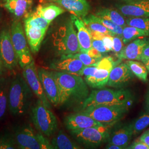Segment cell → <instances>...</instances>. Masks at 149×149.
<instances>
[{
	"instance_id": "obj_28",
	"label": "cell",
	"mask_w": 149,
	"mask_h": 149,
	"mask_svg": "<svg viewBox=\"0 0 149 149\" xmlns=\"http://www.w3.org/2000/svg\"><path fill=\"white\" fill-rule=\"evenodd\" d=\"M24 24H26L32 27H37L44 30H48L51 23L43 18V17L38 15L35 11L28 13L23 18Z\"/></svg>"
},
{
	"instance_id": "obj_39",
	"label": "cell",
	"mask_w": 149,
	"mask_h": 149,
	"mask_svg": "<svg viewBox=\"0 0 149 149\" xmlns=\"http://www.w3.org/2000/svg\"><path fill=\"white\" fill-rule=\"evenodd\" d=\"M113 37L114 36L107 34L106 36H105L102 40L108 52L113 51Z\"/></svg>"
},
{
	"instance_id": "obj_29",
	"label": "cell",
	"mask_w": 149,
	"mask_h": 149,
	"mask_svg": "<svg viewBox=\"0 0 149 149\" xmlns=\"http://www.w3.org/2000/svg\"><path fill=\"white\" fill-rule=\"evenodd\" d=\"M82 19L85 24L86 26L88 28L90 31L100 32L103 34L115 36L100 22L98 21L95 15H87L85 17L82 18Z\"/></svg>"
},
{
	"instance_id": "obj_36",
	"label": "cell",
	"mask_w": 149,
	"mask_h": 149,
	"mask_svg": "<svg viewBox=\"0 0 149 149\" xmlns=\"http://www.w3.org/2000/svg\"><path fill=\"white\" fill-rule=\"evenodd\" d=\"M123 42L122 38L119 36H115L113 37V51L116 54V56L119 54L124 48Z\"/></svg>"
},
{
	"instance_id": "obj_2",
	"label": "cell",
	"mask_w": 149,
	"mask_h": 149,
	"mask_svg": "<svg viewBox=\"0 0 149 149\" xmlns=\"http://www.w3.org/2000/svg\"><path fill=\"white\" fill-rule=\"evenodd\" d=\"M33 92L23 75L17 74L10 82L8 108L11 113L20 116L31 108Z\"/></svg>"
},
{
	"instance_id": "obj_12",
	"label": "cell",
	"mask_w": 149,
	"mask_h": 149,
	"mask_svg": "<svg viewBox=\"0 0 149 149\" xmlns=\"http://www.w3.org/2000/svg\"><path fill=\"white\" fill-rule=\"evenodd\" d=\"M38 71L48 100L54 106H58L60 101L59 87L53 71H49L42 68H38Z\"/></svg>"
},
{
	"instance_id": "obj_33",
	"label": "cell",
	"mask_w": 149,
	"mask_h": 149,
	"mask_svg": "<svg viewBox=\"0 0 149 149\" xmlns=\"http://www.w3.org/2000/svg\"><path fill=\"white\" fill-rule=\"evenodd\" d=\"M134 135L140 133L149 126V114H146L131 123Z\"/></svg>"
},
{
	"instance_id": "obj_23",
	"label": "cell",
	"mask_w": 149,
	"mask_h": 149,
	"mask_svg": "<svg viewBox=\"0 0 149 149\" xmlns=\"http://www.w3.org/2000/svg\"><path fill=\"white\" fill-rule=\"evenodd\" d=\"M110 72L109 70L97 68L94 72L85 77V81L91 87L95 89H101L107 85Z\"/></svg>"
},
{
	"instance_id": "obj_18",
	"label": "cell",
	"mask_w": 149,
	"mask_h": 149,
	"mask_svg": "<svg viewBox=\"0 0 149 149\" xmlns=\"http://www.w3.org/2000/svg\"><path fill=\"white\" fill-rule=\"evenodd\" d=\"M149 43V38H137L124 46L117 57L119 60H140L145 47Z\"/></svg>"
},
{
	"instance_id": "obj_14",
	"label": "cell",
	"mask_w": 149,
	"mask_h": 149,
	"mask_svg": "<svg viewBox=\"0 0 149 149\" xmlns=\"http://www.w3.org/2000/svg\"><path fill=\"white\" fill-rule=\"evenodd\" d=\"M133 135L131 123L118 122L110 129L108 143L117 145L122 149H127Z\"/></svg>"
},
{
	"instance_id": "obj_13",
	"label": "cell",
	"mask_w": 149,
	"mask_h": 149,
	"mask_svg": "<svg viewBox=\"0 0 149 149\" xmlns=\"http://www.w3.org/2000/svg\"><path fill=\"white\" fill-rule=\"evenodd\" d=\"M85 66L81 60L71 54L61 55L60 59L50 64V68L54 71L82 76V71Z\"/></svg>"
},
{
	"instance_id": "obj_17",
	"label": "cell",
	"mask_w": 149,
	"mask_h": 149,
	"mask_svg": "<svg viewBox=\"0 0 149 149\" xmlns=\"http://www.w3.org/2000/svg\"><path fill=\"white\" fill-rule=\"evenodd\" d=\"M64 123L65 127L69 131L82 130L102 125L90 116L80 112L66 116Z\"/></svg>"
},
{
	"instance_id": "obj_46",
	"label": "cell",
	"mask_w": 149,
	"mask_h": 149,
	"mask_svg": "<svg viewBox=\"0 0 149 149\" xmlns=\"http://www.w3.org/2000/svg\"><path fill=\"white\" fill-rule=\"evenodd\" d=\"M106 148L108 149H122L121 147L118 146L117 145L109 143H108Z\"/></svg>"
},
{
	"instance_id": "obj_11",
	"label": "cell",
	"mask_w": 149,
	"mask_h": 149,
	"mask_svg": "<svg viewBox=\"0 0 149 149\" xmlns=\"http://www.w3.org/2000/svg\"><path fill=\"white\" fill-rule=\"evenodd\" d=\"M22 69V75L32 90L33 94L36 96L38 99L42 102L45 106L51 109L52 104L48 100L44 92L34 60H33L30 64L26 65Z\"/></svg>"
},
{
	"instance_id": "obj_10",
	"label": "cell",
	"mask_w": 149,
	"mask_h": 149,
	"mask_svg": "<svg viewBox=\"0 0 149 149\" xmlns=\"http://www.w3.org/2000/svg\"><path fill=\"white\" fill-rule=\"evenodd\" d=\"M0 57L7 70H13L19 65L12 40L11 28H3L0 31Z\"/></svg>"
},
{
	"instance_id": "obj_32",
	"label": "cell",
	"mask_w": 149,
	"mask_h": 149,
	"mask_svg": "<svg viewBox=\"0 0 149 149\" xmlns=\"http://www.w3.org/2000/svg\"><path fill=\"white\" fill-rule=\"evenodd\" d=\"M125 21L128 26L135 27L149 32V17H129Z\"/></svg>"
},
{
	"instance_id": "obj_15",
	"label": "cell",
	"mask_w": 149,
	"mask_h": 149,
	"mask_svg": "<svg viewBox=\"0 0 149 149\" xmlns=\"http://www.w3.org/2000/svg\"><path fill=\"white\" fill-rule=\"evenodd\" d=\"M134 74L125 63L115 66L110 72L107 85L116 88H122L133 80Z\"/></svg>"
},
{
	"instance_id": "obj_30",
	"label": "cell",
	"mask_w": 149,
	"mask_h": 149,
	"mask_svg": "<svg viewBox=\"0 0 149 149\" xmlns=\"http://www.w3.org/2000/svg\"><path fill=\"white\" fill-rule=\"evenodd\" d=\"M149 36V32L135 27L127 26L123 28L122 38L123 42L124 44H126L138 38Z\"/></svg>"
},
{
	"instance_id": "obj_6",
	"label": "cell",
	"mask_w": 149,
	"mask_h": 149,
	"mask_svg": "<svg viewBox=\"0 0 149 149\" xmlns=\"http://www.w3.org/2000/svg\"><path fill=\"white\" fill-rule=\"evenodd\" d=\"M53 37L54 46L61 56L80 52L77 33L71 17L63 26L59 28Z\"/></svg>"
},
{
	"instance_id": "obj_22",
	"label": "cell",
	"mask_w": 149,
	"mask_h": 149,
	"mask_svg": "<svg viewBox=\"0 0 149 149\" xmlns=\"http://www.w3.org/2000/svg\"><path fill=\"white\" fill-rule=\"evenodd\" d=\"M32 5V0H8L4 7L18 20L29 13Z\"/></svg>"
},
{
	"instance_id": "obj_40",
	"label": "cell",
	"mask_w": 149,
	"mask_h": 149,
	"mask_svg": "<svg viewBox=\"0 0 149 149\" xmlns=\"http://www.w3.org/2000/svg\"><path fill=\"white\" fill-rule=\"evenodd\" d=\"M127 149H149V147L140 141L139 139L136 140L134 142L133 144L128 146Z\"/></svg>"
},
{
	"instance_id": "obj_47",
	"label": "cell",
	"mask_w": 149,
	"mask_h": 149,
	"mask_svg": "<svg viewBox=\"0 0 149 149\" xmlns=\"http://www.w3.org/2000/svg\"><path fill=\"white\" fill-rule=\"evenodd\" d=\"M5 68L4 66V65L3 64V62H2V60H1V57H0V77L3 74Z\"/></svg>"
},
{
	"instance_id": "obj_41",
	"label": "cell",
	"mask_w": 149,
	"mask_h": 149,
	"mask_svg": "<svg viewBox=\"0 0 149 149\" xmlns=\"http://www.w3.org/2000/svg\"><path fill=\"white\" fill-rule=\"evenodd\" d=\"M87 54H88L91 57L96 59H102L103 58L102 54L93 47L88 50Z\"/></svg>"
},
{
	"instance_id": "obj_24",
	"label": "cell",
	"mask_w": 149,
	"mask_h": 149,
	"mask_svg": "<svg viewBox=\"0 0 149 149\" xmlns=\"http://www.w3.org/2000/svg\"><path fill=\"white\" fill-rule=\"evenodd\" d=\"M35 12L49 21L52 22L57 17L65 12V10L60 6L54 3H46L38 6Z\"/></svg>"
},
{
	"instance_id": "obj_26",
	"label": "cell",
	"mask_w": 149,
	"mask_h": 149,
	"mask_svg": "<svg viewBox=\"0 0 149 149\" xmlns=\"http://www.w3.org/2000/svg\"><path fill=\"white\" fill-rule=\"evenodd\" d=\"M10 82L4 77L0 78V120L5 116L8 108Z\"/></svg>"
},
{
	"instance_id": "obj_19",
	"label": "cell",
	"mask_w": 149,
	"mask_h": 149,
	"mask_svg": "<svg viewBox=\"0 0 149 149\" xmlns=\"http://www.w3.org/2000/svg\"><path fill=\"white\" fill-rule=\"evenodd\" d=\"M70 17L77 29L76 33L80 45V52L87 53L88 50L92 47V38L90 31L86 26L82 19L74 15H71Z\"/></svg>"
},
{
	"instance_id": "obj_38",
	"label": "cell",
	"mask_w": 149,
	"mask_h": 149,
	"mask_svg": "<svg viewBox=\"0 0 149 149\" xmlns=\"http://www.w3.org/2000/svg\"><path fill=\"white\" fill-rule=\"evenodd\" d=\"M92 46L102 54L106 53L108 52L102 40L92 39Z\"/></svg>"
},
{
	"instance_id": "obj_37",
	"label": "cell",
	"mask_w": 149,
	"mask_h": 149,
	"mask_svg": "<svg viewBox=\"0 0 149 149\" xmlns=\"http://www.w3.org/2000/svg\"><path fill=\"white\" fill-rule=\"evenodd\" d=\"M15 140H13L8 137L1 138L0 149H16Z\"/></svg>"
},
{
	"instance_id": "obj_52",
	"label": "cell",
	"mask_w": 149,
	"mask_h": 149,
	"mask_svg": "<svg viewBox=\"0 0 149 149\" xmlns=\"http://www.w3.org/2000/svg\"><path fill=\"white\" fill-rule=\"evenodd\" d=\"M6 1V2H7V1H8V0H5Z\"/></svg>"
},
{
	"instance_id": "obj_34",
	"label": "cell",
	"mask_w": 149,
	"mask_h": 149,
	"mask_svg": "<svg viewBox=\"0 0 149 149\" xmlns=\"http://www.w3.org/2000/svg\"><path fill=\"white\" fill-rule=\"evenodd\" d=\"M96 17L98 21L100 22L102 24L106 27L110 32H112L114 36H117L120 37H122L123 30V27L118 26L114 22L109 21L108 19L100 18L97 16Z\"/></svg>"
},
{
	"instance_id": "obj_21",
	"label": "cell",
	"mask_w": 149,
	"mask_h": 149,
	"mask_svg": "<svg viewBox=\"0 0 149 149\" xmlns=\"http://www.w3.org/2000/svg\"><path fill=\"white\" fill-rule=\"evenodd\" d=\"M24 31L32 53H37L47 31L26 24H24Z\"/></svg>"
},
{
	"instance_id": "obj_53",
	"label": "cell",
	"mask_w": 149,
	"mask_h": 149,
	"mask_svg": "<svg viewBox=\"0 0 149 149\" xmlns=\"http://www.w3.org/2000/svg\"><path fill=\"white\" fill-rule=\"evenodd\" d=\"M0 22H1V16H0Z\"/></svg>"
},
{
	"instance_id": "obj_7",
	"label": "cell",
	"mask_w": 149,
	"mask_h": 149,
	"mask_svg": "<svg viewBox=\"0 0 149 149\" xmlns=\"http://www.w3.org/2000/svg\"><path fill=\"white\" fill-rule=\"evenodd\" d=\"M43 134L29 125L17 130L15 135L18 148L22 149H53V146Z\"/></svg>"
},
{
	"instance_id": "obj_9",
	"label": "cell",
	"mask_w": 149,
	"mask_h": 149,
	"mask_svg": "<svg viewBox=\"0 0 149 149\" xmlns=\"http://www.w3.org/2000/svg\"><path fill=\"white\" fill-rule=\"evenodd\" d=\"M111 128L102 125L70 132L80 144L87 147L96 148L108 142Z\"/></svg>"
},
{
	"instance_id": "obj_51",
	"label": "cell",
	"mask_w": 149,
	"mask_h": 149,
	"mask_svg": "<svg viewBox=\"0 0 149 149\" xmlns=\"http://www.w3.org/2000/svg\"><path fill=\"white\" fill-rule=\"evenodd\" d=\"M0 145H1V138H0Z\"/></svg>"
},
{
	"instance_id": "obj_1",
	"label": "cell",
	"mask_w": 149,
	"mask_h": 149,
	"mask_svg": "<svg viewBox=\"0 0 149 149\" xmlns=\"http://www.w3.org/2000/svg\"><path fill=\"white\" fill-rule=\"evenodd\" d=\"M59 87V105L82 103L89 96V90L82 76L54 71Z\"/></svg>"
},
{
	"instance_id": "obj_3",
	"label": "cell",
	"mask_w": 149,
	"mask_h": 149,
	"mask_svg": "<svg viewBox=\"0 0 149 149\" xmlns=\"http://www.w3.org/2000/svg\"><path fill=\"white\" fill-rule=\"evenodd\" d=\"M133 101V95L128 90L101 88L92 91L84 102L82 108L96 105H128Z\"/></svg>"
},
{
	"instance_id": "obj_43",
	"label": "cell",
	"mask_w": 149,
	"mask_h": 149,
	"mask_svg": "<svg viewBox=\"0 0 149 149\" xmlns=\"http://www.w3.org/2000/svg\"><path fill=\"white\" fill-rule=\"evenodd\" d=\"M90 33L92 39H96V40H102V39L103 38V37L107 35V34H103V33H100V32L90 31Z\"/></svg>"
},
{
	"instance_id": "obj_31",
	"label": "cell",
	"mask_w": 149,
	"mask_h": 149,
	"mask_svg": "<svg viewBox=\"0 0 149 149\" xmlns=\"http://www.w3.org/2000/svg\"><path fill=\"white\" fill-rule=\"evenodd\" d=\"M129 69L132 71L134 75H135L139 80L146 82L148 81V71L144 63L137 61L128 60L125 61Z\"/></svg>"
},
{
	"instance_id": "obj_27",
	"label": "cell",
	"mask_w": 149,
	"mask_h": 149,
	"mask_svg": "<svg viewBox=\"0 0 149 149\" xmlns=\"http://www.w3.org/2000/svg\"><path fill=\"white\" fill-rule=\"evenodd\" d=\"M51 144L54 149H80V146L72 141L62 130H60L58 134L52 139Z\"/></svg>"
},
{
	"instance_id": "obj_5",
	"label": "cell",
	"mask_w": 149,
	"mask_h": 149,
	"mask_svg": "<svg viewBox=\"0 0 149 149\" xmlns=\"http://www.w3.org/2000/svg\"><path fill=\"white\" fill-rule=\"evenodd\" d=\"M30 116L37 130L44 135L50 137L57 131L58 123L56 116L39 99L31 107Z\"/></svg>"
},
{
	"instance_id": "obj_50",
	"label": "cell",
	"mask_w": 149,
	"mask_h": 149,
	"mask_svg": "<svg viewBox=\"0 0 149 149\" xmlns=\"http://www.w3.org/2000/svg\"><path fill=\"white\" fill-rule=\"evenodd\" d=\"M124 1H130V0H124Z\"/></svg>"
},
{
	"instance_id": "obj_48",
	"label": "cell",
	"mask_w": 149,
	"mask_h": 149,
	"mask_svg": "<svg viewBox=\"0 0 149 149\" xmlns=\"http://www.w3.org/2000/svg\"><path fill=\"white\" fill-rule=\"evenodd\" d=\"M142 63H144V65H145L147 70L148 71V73L149 74V59H146V60H144L143 61H141Z\"/></svg>"
},
{
	"instance_id": "obj_25",
	"label": "cell",
	"mask_w": 149,
	"mask_h": 149,
	"mask_svg": "<svg viewBox=\"0 0 149 149\" xmlns=\"http://www.w3.org/2000/svg\"><path fill=\"white\" fill-rule=\"evenodd\" d=\"M95 15L100 18L113 22L123 28H124L127 26L124 17L121 13L116 10L104 8L97 11Z\"/></svg>"
},
{
	"instance_id": "obj_44",
	"label": "cell",
	"mask_w": 149,
	"mask_h": 149,
	"mask_svg": "<svg viewBox=\"0 0 149 149\" xmlns=\"http://www.w3.org/2000/svg\"><path fill=\"white\" fill-rule=\"evenodd\" d=\"M149 58V43L145 47L143 53L141 54V56L140 58V61H142L144 60Z\"/></svg>"
},
{
	"instance_id": "obj_49",
	"label": "cell",
	"mask_w": 149,
	"mask_h": 149,
	"mask_svg": "<svg viewBox=\"0 0 149 149\" xmlns=\"http://www.w3.org/2000/svg\"><path fill=\"white\" fill-rule=\"evenodd\" d=\"M44 1H47V2H55V1H56L58 0H44Z\"/></svg>"
},
{
	"instance_id": "obj_8",
	"label": "cell",
	"mask_w": 149,
	"mask_h": 149,
	"mask_svg": "<svg viewBox=\"0 0 149 149\" xmlns=\"http://www.w3.org/2000/svg\"><path fill=\"white\" fill-rule=\"evenodd\" d=\"M11 37L18 64L22 69L34 60L28 44L22 23L17 19L12 22L11 26Z\"/></svg>"
},
{
	"instance_id": "obj_35",
	"label": "cell",
	"mask_w": 149,
	"mask_h": 149,
	"mask_svg": "<svg viewBox=\"0 0 149 149\" xmlns=\"http://www.w3.org/2000/svg\"><path fill=\"white\" fill-rule=\"evenodd\" d=\"M76 58H78L82 61L83 64L86 66H95L98 62L101 59H96L90 56L88 54L79 52L78 53L73 54Z\"/></svg>"
},
{
	"instance_id": "obj_45",
	"label": "cell",
	"mask_w": 149,
	"mask_h": 149,
	"mask_svg": "<svg viewBox=\"0 0 149 149\" xmlns=\"http://www.w3.org/2000/svg\"><path fill=\"white\" fill-rule=\"evenodd\" d=\"M145 109L147 114H149V87L146 92L145 101Z\"/></svg>"
},
{
	"instance_id": "obj_4",
	"label": "cell",
	"mask_w": 149,
	"mask_h": 149,
	"mask_svg": "<svg viewBox=\"0 0 149 149\" xmlns=\"http://www.w3.org/2000/svg\"><path fill=\"white\" fill-rule=\"evenodd\" d=\"M128 105H96L82 108L81 113L86 114L102 125L112 127L125 117L129 112Z\"/></svg>"
},
{
	"instance_id": "obj_42",
	"label": "cell",
	"mask_w": 149,
	"mask_h": 149,
	"mask_svg": "<svg viewBox=\"0 0 149 149\" xmlns=\"http://www.w3.org/2000/svg\"><path fill=\"white\" fill-rule=\"evenodd\" d=\"M139 140L146 144L149 147V129L141 135V136L139 138Z\"/></svg>"
},
{
	"instance_id": "obj_16",
	"label": "cell",
	"mask_w": 149,
	"mask_h": 149,
	"mask_svg": "<svg viewBox=\"0 0 149 149\" xmlns=\"http://www.w3.org/2000/svg\"><path fill=\"white\" fill-rule=\"evenodd\" d=\"M116 6L124 16L149 17V0H130Z\"/></svg>"
},
{
	"instance_id": "obj_20",
	"label": "cell",
	"mask_w": 149,
	"mask_h": 149,
	"mask_svg": "<svg viewBox=\"0 0 149 149\" xmlns=\"http://www.w3.org/2000/svg\"><path fill=\"white\" fill-rule=\"evenodd\" d=\"M55 2L79 18L85 17L90 10L87 0H58Z\"/></svg>"
}]
</instances>
